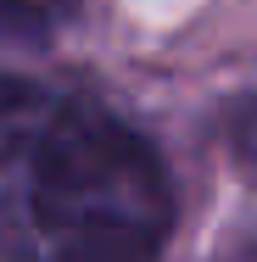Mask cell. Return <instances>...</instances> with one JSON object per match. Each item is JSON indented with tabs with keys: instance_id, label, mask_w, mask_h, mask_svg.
<instances>
[{
	"instance_id": "2",
	"label": "cell",
	"mask_w": 257,
	"mask_h": 262,
	"mask_svg": "<svg viewBox=\"0 0 257 262\" xmlns=\"http://www.w3.org/2000/svg\"><path fill=\"white\" fill-rule=\"evenodd\" d=\"M78 0H0V34L17 39H45L51 28H62L73 17Z\"/></svg>"
},
{
	"instance_id": "3",
	"label": "cell",
	"mask_w": 257,
	"mask_h": 262,
	"mask_svg": "<svg viewBox=\"0 0 257 262\" xmlns=\"http://www.w3.org/2000/svg\"><path fill=\"white\" fill-rule=\"evenodd\" d=\"M229 145H235L241 167L257 179V95H246V101L229 106Z\"/></svg>"
},
{
	"instance_id": "4",
	"label": "cell",
	"mask_w": 257,
	"mask_h": 262,
	"mask_svg": "<svg viewBox=\"0 0 257 262\" xmlns=\"http://www.w3.org/2000/svg\"><path fill=\"white\" fill-rule=\"evenodd\" d=\"M218 262H257V229H252V234H241V240H235Z\"/></svg>"
},
{
	"instance_id": "1",
	"label": "cell",
	"mask_w": 257,
	"mask_h": 262,
	"mask_svg": "<svg viewBox=\"0 0 257 262\" xmlns=\"http://www.w3.org/2000/svg\"><path fill=\"white\" fill-rule=\"evenodd\" d=\"M168 229L173 190L156 151L95 106H56L0 195L6 262H156Z\"/></svg>"
}]
</instances>
